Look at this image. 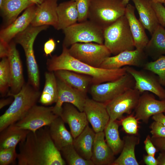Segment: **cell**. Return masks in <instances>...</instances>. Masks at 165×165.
<instances>
[{
	"label": "cell",
	"instance_id": "cell-1",
	"mask_svg": "<svg viewBox=\"0 0 165 165\" xmlns=\"http://www.w3.org/2000/svg\"><path fill=\"white\" fill-rule=\"evenodd\" d=\"M18 165H64L66 162L50 135L48 126L31 131L20 142Z\"/></svg>",
	"mask_w": 165,
	"mask_h": 165
},
{
	"label": "cell",
	"instance_id": "cell-2",
	"mask_svg": "<svg viewBox=\"0 0 165 165\" xmlns=\"http://www.w3.org/2000/svg\"><path fill=\"white\" fill-rule=\"evenodd\" d=\"M62 46V52L60 55H54L47 59L46 64L48 71L64 70L88 75L92 78L93 84L115 80L127 73L126 66L110 69L91 66L74 57L69 53L68 48Z\"/></svg>",
	"mask_w": 165,
	"mask_h": 165
},
{
	"label": "cell",
	"instance_id": "cell-3",
	"mask_svg": "<svg viewBox=\"0 0 165 165\" xmlns=\"http://www.w3.org/2000/svg\"><path fill=\"white\" fill-rule=\"evenodd\" d=\"M41 92L28 82L20 91L12 96L13 101L0 116V131L21 119L39 101Z\"/></svg>",
	"mask_w": 165,
	"mask_h": 165
},
{
	"label": "cell",
	"instance_id": "cell-4",
	"mask_svg": "<svg viewBox=\"0 0 165 165\" xmlns=\"http://www.w3.org/2000/svg\"><path fill=\"white\" fill-rule=\"evenodd\" d=\"M103 35L104 44L113 55L135 49L129 23L125 15L104 29Z\"/></svg>",
	"mask_w": 165,
	"mask_h": 165
},
{
	"label": "cell",
	"instance_id": "cell-5",
	"mask_svg": "<svg viewBox=\"0 0 165 165\" xmlns=\"http://www.w3.org/2000/svg\"><path fill=\"white\" fill-rule=\"evenodd\" d=\"M47 25L38 27L29 26L25 30L15 37V42L23 49L26 59L28 82L34 87L39 90L40 85V74L33 50L35 40L38 34L46 29Z\"/></svg>",
	"mask_w": 165,
	"mask_h": 165
},
{
	"label": "cell",
	"instance_id": "cell-6",
	"mask_svg": "<svg viewBox=\"0 0 165 165\" xmlns=\"http://www.w3.org/2000/svg\"><path fill=\"white\" fill-rule=\"evenodd\" d=\"M122 0H91L88 19L103 29L125 15Z\"/></svg>",
	"mask_w": 165,
	"mask_h": 165
},
{
	"label": "cell",
	"instance_id": "cell-7",
	"mask_svg": "<svg viewBox=\"0 0 165 165\" xmlns=\"http://www.w3.org/2000/svg\"><path fill=\"white\" fill-rule=\"evenodd\" d=\"M63 31L64 37L62 46L67 48L77 43L104 44L103 29L89 20L77 23Z\"/></svg>",
	"mask_w": 165,
	"mask_h": 165
},
{
	"label": "cell",
	"instance_id": "cell-8",
	"mask_svg": "<svg viewBox=\"0 0 165 165\" xmlns=\"http://www.w3.org/2000/svg\"><path fill=\"white\" fill-rule=\"evenodd\" d=\"M135 83L133 76L127 73L115 80L93 84L90 93L94 100L106 104L127 90L134 88Z\"/></svg>",
	"mask_w": 165,
	"mask_h": 165
},
{
	"label": "cell",
	"instance_id": "cell-9",
	"mask_svg": "<svg viewBox=\"0 0 165 165\" xmlns=\"http://www.w3.org/2000/svg\"><path fill=\"white\" fill-rule=\"evenodd\" d=\"M68 50L75 58L96 68H100L104 60L111 54L104 44L93 42L76 43L71 46Z\"/></svg>",
	"mask_w": 165,
	"mask_h": 165
},
{
	"label": "cell",
	"instance_id": "cell-10",
	"mask_svg": "<svg viewBox=\"0 0 165 165\" xmlns=\"http://www.w3.org/2000/svg\"><path fill=\"white\" fill-rule=\"evenodd\" d=\"M58 116L54 112L53 106L36 105L14 124L34 132L40 128L48 126Z\"/></svg>",
	"mask_w": 165,
	"mask_h": 165
},
{
	"label": "cell",
	"instance_id": "cell-11",
	"mask_svg": "<svg viewBox=\"0 0 165 165\" xmlns=\"http://www.w3.org/2000/svg\"><path fill=\"white\" fill-rule=\"evenodd\" d=\"M141 94L134 88H130L105 104L110 120L120 119L124 113L130 114L137 106Z\"/></svg>",
	"mask_w": 165,
	"mask_h": 165
},
{
	"label": "cell",
	"instance_id": "cell-12",
	"mask_svg": "<svg viewBox=\"0 0 165 165\" xmlns=\"http://www.w3.org/2000/svg\"><path fill=\"white\" fill-rule=\"evenodd\" d=\"M126 67L127 72L131 75L135 80L134 88L141 94L149 92L156 95L160 100L165 99V89L160 83L156 75L144 69L138 70L132 66Z\"/></svg>",
	"mask_w": 165,
	"mask_h": 165
},
{
	"label": "cell",
	"instance_id": "cell-13",
	"mask_svg": "<svg viewBox=\"0 0 165 165\" xmlns=\"http://www.w3.org/2000/svg\"><path fill=\"white\" fill-rule=\"evenodd\" d=\"M147 56L143 50L135 49L126 50L107 58L100 68L110 69H118L126 66L143 68Z\"/></svg>",
	"mask_w": 165,
	"mask_h": 165
},
{
	"label": "cell",
	"instance_id": "cell-14",
	"mask_svg": "<svg viewBox=\"0 0 165 165\" xmlns=\"http://www.w3.org/2000/svg\"><path fill=\"white\" fill-rule=\"evenodd\" d=\"M58 97L55 105L54 112L60 116L63 104L66 103L74 105L79 111H83L84 103L87 98L86 94L69 86L57 78Z\"/></svg>",
	"mask_w": 165,
	"mask_h": 165
},
{
	"label": "cell",
	"instance_id": "cell-15",
	"mask_svg": "<svg viewBox=\"0 0 165 165\" xmlns=\"http://www.w3.org/2000/svg\"><path fill=\"white\" fill-rule=\"evenodd\" d=\"M83 112L95 133L104 131L110 119L105 103L87 97Z\"/></svg>",
	"mask_w": 165,
	"mask_h": 165
},
{
	"label": "cell",
	"instance_id": "cell-16",
	"mask_svg": "<svg viewBox=\"0 0 165 165\" xmlns=\"http://www.w3.org/2000/svg\"><path fill=\"white\" fill-rule=\"evenodd\" d=\"M9 50L7 57L9 62L11 82L6 96H12L18 93L25 83L24 77L22 63L15 42L9 43Z\"/></svg>",
	"mask_w": 165,
	"mask_h": 165
},
{
	"label": "cell",
	"instance_id": "cell-17",
	"mask_svg": "<svg viewBox=\"0 0 165 165\" xmlns=\"http://www.w3.org/2000/svg\"><path fill=\"white\" fill-rule=\"evenodd\" d=\"M140 95L135 108V117L138 120L147 123L151 116L165 112V99L158 100L148 92H145Z\"/></svg>",
	"mask_w": 165,
	"mask_h": 165
},
{
	"label": "cell",
	"instance_id": "cell-18",
	"mask_svg": "<svg viewBox=\"0 0 165 165\" xmlns=\"http://www.w3.org/2000/svg\"><path fill=\"white\" fill-rule=\"evenodd\" d=\"M60 116L68 125L73 138L78 136L88 124L85 112L79 111L70 103L63 104Z\"/></svg>",
	"mask_w": 165,
	"mask_h": 165
},
{
	"label": "cell",
	"instance_id": "cell-19",
	"mask_svg": "<svg viewBox=\"0 0 165 165\" xmlns=\"http://www.w3.org/2000/svg\"><path fill=\"white\" fill-rule=\"evenodd\" d=\"M35 4L28 7L13 23L2 29L0 32V40L9 43L18 34L29 26L35 14L37 6Z\"/></svg>",
	"mask_w": 165,
	"mask_h": 165
},
{
	"label": "cell",
	"instance_id": "cell-20",
	"mask_svg": "<svg viewBox=\"0 0 165 165\" xmlns=\"http://www.w3.org/2000/svg\"><path fill=\"white\" fill-rule=\"evenodd\" d=\"M57 1L45 0L37 5L35 14L31 25L33 27L51 25L56 29L58 24Z\"/></svg>",
	"mask_w": 165,
	"mask_h": 165
},
{
	"label": "cell",
	"instance_id": "cell-21",
	"mask_svg": "<svg viewBox=\"0 0 165 165\" xmlns=\"http://www.w3.org/2000/svg\"><path fill=\"white\" fill-rule=\"evenodd\" d=\"M105 138L104 131L96 133L91 158L94 165H112L115 160Z\"/></svg>",
	"mask_w": 165,
	"mask_h": 165
},
{
	"label": "cell",
	"instance_id": "cell-22",
	"mask_svg": "<svg viewBox=\"0 0 165 165\" xmlns=\"http://www.w3.org/2000/svg\"><path fill=\"white\" fill-rule=\"evenodd\" d=\"M135 9L133 6L128 3L126 7L125 15L129 23L135 49L144 50L149 40L144 27L136 16Z\"/></svg>",
	"mask_w": 165,
	"mask_h": 165
},
{
	"label": "cell",
	"instance_id": "cell-23",
	"mask_svg": "<svg viewBox=\"0 0 165 165\" xmlns=\"http://www.w3.org/2000/svg\"><path fill=\"white\" fill-rule=\"evenodd\" d=\"M65 123L59 116L48 126L49 132L54 145L60 151L64 147L73 144L74 138L66 129Z\"/></svg>",
	"mask_w": 165,
	"mask_h": 165
},
{
	"label": "cell",
	"instance_id": "cell-24",
	"mask_svg": "<svg viewBox=\"0 0 165 165\" xmlns=\"http://www.w3.org/2000/svg\"><path fill=\"white\" fill-rule=\"evenodd\" d=\"M139 16V21L152 35L159 24L149 0H132Z\"/></svg>",
	"mask_w": 165,
	"mask_h": 165
},
{
	"label": "cell",
	"instance_id": "cell-25",
	"mask_svg": "<svg viewBox=\"0 0 165 165\" xmlns=\"http://www.w3.org/2000/svg\"><path fill=\"white\" fill-rule=\"evenodd\" d=\"M58 24L56 29L64 30L78 22V13L76 1L70 0L58 5Z\"/></svg>",
	"mask_w": 165,
	"mask_h": 165
},
{
	"label": "cell",
	"instance_id": "cell-26",
	"mask_svg": "<svg viewBox=\"0 0 165 165\" xmlns=\"http://www.w3.org/2000/svg\"><path fill=\"white\" fill-rule=\"evenodd\" d=\"M30 132L14 123L9 125L0 131V149L16 146L26 139Z\"/></svg>",
	"mask_w": 165,
	"mask_h": 165
},
{
	"label": "cell",
	"instance_id": "cell-27",
	"mask_svg": "<svg viewBox=\"0 0 165 165\" xmlns=\"http://www.w3.org/2000/svg\"><path fill=\"white\" fill-rule=\"evenodd\" d=\"M54 72L57 78L72 87L86 94L89 85L92 82L90 76L73 71L60 70Z\"/></svg>",
	"mask_w": 165,
	"mask_h": 165
},
{
	"label": "cell",
	"instance_id": "cell-28",
	"mask_svg": "<svg viewBox=\"0 0 165 165\" xmlns=\"http://www.w3.org/2000/svg\"><path fill=\"white\" fill-rule=\"evenodd\" d=\"M144 50L147 57L153 61L165 55V28L160 24L152 35Z\"/></svg>",
	"mask_w": 165,
	"mask_h": 165
},
{
	"label": "cell",
	"instance_id": "cell-29",
	"mask_svg": "<svg viewBox=\"0 0 165 165\" xmlns=\"http://www.w3.org/2000/svg\"><path fill=\"white\" fill-rule=\"evenodd\" d=\"M123 146L119 156L115 159L112 165H139L135 153V146L139 144L140 138L134 135L123 137Z\"/></svg>",
	"mask_w": 165,
	"mask_h": 165
},
{
	"label": "cell",
	"instance_id": "cell-30",
	"mask_svg": "<svg viewBox=\"0 0 165 165\" xmlns=\"http://www.w3.org/2000/svg\"><path fill=\"white\" fill-rule=\"evenodd\" d=\"M95 134L88 124L78 136L74 138L73 144L75 149L86 160H91Z\"/></svg>",
	"mask_w": 165,
	"mask_h": 165
},
{
	"label": "cell",
	"instance_id": "cell-31",
	"mask_svg": "<svg viewBox=\"0 0 165 165\" xmlns=\"http://www.w3.org/2000/svg\"><path fill=\"white\" fill-rule=\"evenodd\" d=\"M34 4L30 0H3L0 8L6 27L13 23L23 10Z\"/></svg>",
	"mask_w": 165,
	"mask_h": 165
},
{
	"label": "cell",
	"instance_id": "cell-32",
	"mask_svg": "<svg viewBox=\"0 0 165 165\" xmlns=\"http://www.w3.org/2000/svg\"><path fill=\"white\" fill-rule=\"evenodd\" d=\"M45 84L38 101L42 105L48 106L55 103L58 97L57 78L53 72L45 73Z\"/></svg>",
	"mask_w": 165,
	"mask_h": 165
},
{
	"label": "cell",
	"instance_id": "cell-33",
	"mask_svg": "<svg viewBox=\"0 0 165 165\" xmlns=\"http://www.w3.org/2000/svg\"><path fill=\"white\" fill-rule=\"evenodd\" d=\"M118 127L116 120H110L104 130L106 141L115 155L121 151L124 144L119 136Z\"/></svg>",
	"mask_w": 165,
	"mask_h": 165
},
{
	"label": "cell",
	"instance_id": "cell-34",
	"mask_svg": "<svg viewBox=\"0 0 165 165\" xmlns=\"http://www.w3.org/2000/svg\"><path fill=\"white\" fill-rule=\"evenodd\" d=\"M60 152L68 165H94L91 160L82 158L75 149L73 144L64 147Z\"/></svg>",
	"mask_w": 165,
	"mask_h": 165
},
{
	"label": "cell",
	"instance_id": "cell-35",
	"mask_svg": "<svg viewBox=\"0 0 165 165\" xmlns=\"http://www.w3.org/2000/svg\"><path fill=\"white\" fill-rule=\"evenodd\" d=\"M0 62V93L2 97L7 96L11 82L9 62L7 57L1 58Z\"/></svg>",
	"mask_w": 165,
	"mask_h": 165
},
{
	"label": "cell",
	"instance_id": "cell-36",
	"mask_svg": "<svg viewBox=\"0 0 165 165\" xmlns=\"http://www.w3.org/2000/svg\"><path fill=\"white\" fill-rule=\"evenodd\" d=\"M143 69L156 75L160 84L165 86V55L161 56L156 60L147 62Z\"/></svg>",
	"mask_w": 165,
	"mask_h": 165
},
{
	"label": "cell",
	"instance_id": "cell-37",
	"mask_svg": "<svg viewBox=\"0 0 165 165\" xmlns=\"http://www.w3.org/2000/svg\"><path fill=\"white\" fill-rule=\"evenodd\" d=\"M16 146L0 149V165H8L14 163L17 159Z\"/></svg>",
	"mask_w": 165,
	"mask_h": 165
},
{
	"label": "cell",
	"instance_id": "cell-38",
	"mask_svg": "<svg viewBox=\"0 0 165 165\" xmlns=\"http://www.w3.org/2000/svg\"><path fill=\"white\" fill-rule=\"evenodd\" d=\"M138 120L135 116H130L122 119L121 125L125 131L130 135H136L138 130Z\"/></svg>",
	"mask_w": 165,
	"mask_h": 165
},
{
	"label": "cell",
	"instance_id": "cell-39",
	"mask_svg": "<svg viewBox=\"0 0 165 165\" xmlns=\"http://www.w3.org/2000/svg\"><path fill=\"white\" fill-rule=\"evenodd\" d=\"M91 0H76L78 13V22H82L88 20V15Z\"/></svg>",
	"mask_w": 165,
	"mask_h": 165
},
{
	"label": "cell",
	"instance_id": "cell-40",
	"mask_svg": "<svg viewBox=\"0 0 165 165\" xmlns=\"http://www.w3.org/2000/svg\"><path fill=\"white\" fill-rule=\"evenodd\" d=\"M150 2L155 12L159 24L165 28V7L159 2L150 1Z\"/></svg>",
	"mask_w": 165,
	"mask_h": 165
},
{
	"label": "cell",
	"instance_id": "cell-41",
	"mask_svg": "<svg viewBox=\"0 0 165 165\" xmlns=\"http://www.w3.org/2000/svg\"><path fill=\"white\" fill-rule=\"evenodd\" d=\"M152 137L165 138V126L161 123L154 121L150 126Z\"/></svg>",
	"mask_w": 165,
	"mask_h": 165
},
{
	"label": "cell",
	"instance_id": "cell-42",
	"mask_svg": "<svg viewBox=\"0 0 165 165\" xmlns=\"http://www.w3.org/2000/svg\"><path fill=\"white\" fill-rule=\"evenodd\" d=\"M144 142L145 148L147 154L155 156L156 152L158 150L152 142L149 135L147 136Z\"/></svg>",
	"mask_w": 165,
	"mask_h": 165
},
{
	"label": "cell",
	"instance_id": "cell-43",
	"mask_svg": "<svg viewBox=\"0 0 165 165\" xmlns=\"http://www.w3.org/2000/svg\"><path fill=\"white\" fill-rule=\"evenodd\" d=\"M153 143L158 149L161 152H165V138L151 137Z\"/></svg>",
	"mask_w": 165,
	"mask_h": 165
},
{
	"label": "cell",
	"instance_id": "cell-44",
	"mask_svg": "<svg viewBox=\"0 0 165 165\" xmlns=\"http://www.w3.org/2000/svg\"><path fill=\"white\" fill-rule=\"evenodd\" d=\"M56 46V43L53 38H50L45 42L44 46V50L46 56L51 55L54 50Z\"/></svg>",
	"mask_w": 165,
	"mask_h": 165
},
{
	"label": "cell",
	"instance_id": "cell-45",
	"mask_svg": "<svg viewBox=\"0 0 165 165\" xmlns=\"http://www.w3.org/2000/svg\"><path fill=\"white\" fill-rule=\"evenodd\" d=\"M9 50V43L0 40V57H7Z\"/></svg>",
	"mask_w": 165,
	"mask_h": 165
},
{
	"label": "cell",
	"instance_id": "cell-46",
	"mask_svg": "<svg viewBox=\"0 0 165 165\" xmlns=\"http://www.w3.org/2000/svg\"><path fill=\"white\" fill-rule=\"evenodd\" d=\"M143 159L145 163L147 165H158L157 160L154 156L148 154L144 155Z\"/></svg>",
	"mask_w": 165,
	"mask_h": 165
},
{
	"label": "cell",
	"instance_id": "cell-47",
	"mask_svg": "<svg viewBox=\"0 0 165 165\" xmlns=\"http://www.w3.org/2000/svg\"><path fill=\"white\" fill-rule=\"evenodd\" d=\"M152 119L156 122H159L165 126V114L163 113L156 114L152 116Z\"/></svg>",
	"mask_w": 165,
	"mask_h": 165
},
{
	"label": "cell",
	"instance_id": "cell-48",
	"mask_svg": "<svg viewBox=\"0 0 165 165\" xmlns=\"http://www.w3.org/2000/svg\"><path fill=\"white\" fill-rule=\"evenodd\" d=\"M13 97L12 96L6 98H2L0 100V109H1L4 107L11 104L13 101Z\"/></svg>",
	"mask_w": 165,
	"mask_h": 165
},
{
	"label": "cell",
	"instance_id": "cell-49",
	"mask_svg": "<svg viewBox=\"0 0 165 165\" xmlns=\"http://www.w3.org/2000/svg\"><path fill=\"white\" fill-rule=\"evenodd\" d=\"M157 159L158 165H165V152H161L159 154Z\"/></svg>",
	"mask_w": 165,
	"mask_h": 165
},
{
	"label": "cell",
	"instance_id": "cell-50",
	"mask_svg": "<svg viewBox=\"0 0 165 165\" xmlns=\"http://www.w3.org/2000/svg\"><path fill=\"white\" fill-rule=\"evenodd\" d=\"M34 4L37 5L41 4L45 0H30Z\"/></svg>",
	"mask_w": 165,
	"mask_h": 165
},
{
	"label": "cell",
	"instance_id": "cell-51",
	"mask_svg": "<svg viewBox=\"0 0 165 165\" xmlns=\"http://www.w3.org/2000/svg\"><path fill=\"white\" fill-rule=\"evenodd\" d=\"M150 1L159 2L162 4L164 3L165 0H149Z\"/></svg>",
	"mask_w": 165,
	"mask_h": 165
},
{
	"label": "cell",
	"instance_id": "cell-52",
	"mask_svg": "<svg viewBox=\"0 0 165 165\" xmlns=\"http://www.w3.org/2000/svg\"><path fill=\"white\" fill-rule=\"evenodd\" d=\"M130 0H122V2L123 4L126 6L129 3V1Z\"/></svg>",
	"mask_w": 165,
	"mask_h": 165
},
{
	"label": "cell",
	"instance_id": "cell-53",
	"mask_svg": "<svg viewBox=\"0 0 165 165\" xmlns=\"http://www.w3.org/2000/svg\"><path fill=\"white\" fill-rule=\"evenodd\" d=\"M3 0H0V7H1L2 4Z\"/></svg>",
	"mask_w": 165,
	"mask_h": 165
},
{
	"label": "cell",
	"instance_id": "cell-54",
	"mask_svg": "<svg viewBox=\"0 0 165 165\" xmlns=\"http://www.w3.org/2000/svg\"><path fill=\"white\" fill-rule=\"evenodd\" d=\"M164 4H165V2H164Z\"/></svg>",
	"mask_w": 165,
	"mask_h": 165
},
{
	"label": "cell",
	"instance_id": "cell-55",
	"mask_svg": "<svg viewBox=\"0 0 165 165\" xmlns=\"http://www.w3.org/2000/svg\"><path fill=\"white\" fill-rule=\"evenodd\" d=\"M72 0L76 1V0Z\"/></svg>",
	"mask_w": 165,
	"mask_h": 165
},
{
	"label": "cell",
	"instance_id": "cell-56",
	"mask_svg": "<svg viewBox=\"0 0 165 165\" xmlns=\"http://www.w3.org/2000/svg\"><path fill=\"white\" fill-rule=\"evenodd\" d=\"M164 114H165V112H164Z\"/></svg>",
	"mask_w": 165,
	"mask_h": 165
},
{
	"label": "cell",
	"instance_id": "cell-57",
	"mask_svg": "<svg viewBox=\"0 0 165 165\" xmlns=\"http://www.w3.org/2000/svg\"></svg>",
	"mask_w": 165,
	"mask_h": 165
}]
</instances>
